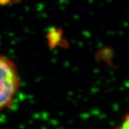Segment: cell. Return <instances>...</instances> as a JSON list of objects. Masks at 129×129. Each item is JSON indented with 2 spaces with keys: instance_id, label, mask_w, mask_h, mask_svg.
<instances>
[{
  "instance_id": "2",
  "label": "cell",
  "mask_w": 129,
  "mask_h": 129,
  "mask_svg": "<svg viewBox=\"0 0 129 129\" xmlns=\"http://www.w3.org/2000/svg\"><path fill=\"white\" fill-rule=\"evenodd\" d=\"M116 129H129V113L125 116L122 123Z\"/></svg>"
},
{
  "instance_id": "1",
  "label": "cell",
  "mask_w": 129,
  "mask_h": 129,
  "mask_svg": "<svg viewBox=\"0 0 129 129\" xmlns=\"http://www.w3.org/2000/svg\"><path fill=\"white\" fill-rule=\"evenodd\" d=\"M19 86V73L14 63L0 55V112L13 105Z\"/></svg>"
}]
</instances>
